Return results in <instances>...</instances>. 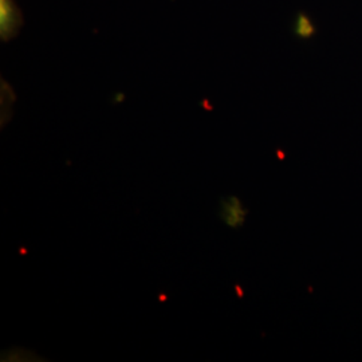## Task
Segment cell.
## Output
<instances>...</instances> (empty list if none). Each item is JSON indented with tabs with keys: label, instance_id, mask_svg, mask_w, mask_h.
Here are the masks:
<instances>
[{
	"label": "cell",
	"instance_id": "obj_1",
	"mask_svg": "<svg viewBox=\"0 0 362 362\" xmlns=\"http://www.w3.org/2000/svg\"><path fill=\"white\" fill-rule=\"evenodd\" d=\"M23 13L15 0H0V38L10 42L18 37L23 26Z\"/></svg>",
	"mask_w": 362,
	"mask_h": 362
},
{
	"label": "cell",
	"instance_id": "obj_2",
	"mask_svg": "<svg viewBox=\"0 0 362 362\" xmlns=\"http://www.w3.org/2000/svg\"><path fill=\"white\" fill-rule=\"evenodd\" d=\"M247 212L248 211L236 196H230L227 200L221 202L220 218L231 228H239L245 224Z\"/></svg>",
	"mask_w": 362,
	"mask_h": 362
},
{
	"label": "cell",
	"instance_id": "obj_3",
	"mask_svg": "<svg viewBox=\"0 0 362 362\" xmlns=\"http://www.w3.org/2000/svg\"><path fill=\"white\" fill-rule=\"evenodd\" d=\"M294 33L296 35L302 39H309L315 34V27L311 23L310 19L305 13H299L296 21L294 26Z\"/></svg>",
	"mask_w": 362,
	"mask_h": 362
}]
</instances>
